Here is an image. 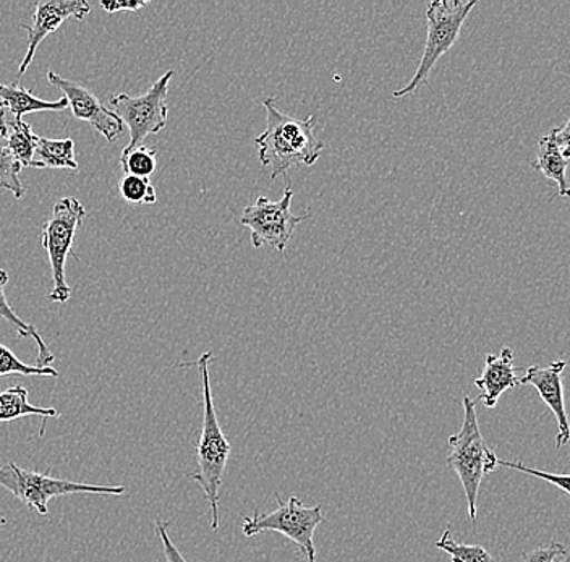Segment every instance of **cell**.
I'll return each instance as SVG.
<instances>
[{
    "instance_id": "25",
    "label": "cell",
    "mask_w": 570,
    "mask_h": 562,
    "mask_svg": "<svg viewBox=\"0 0 570 562\" xmlns=\"http://www.w3.org/2000/svg\"><path fill=\"white\" fill-rule=\"evenodd\" d=\"M523 562H569L566 544L551 542L523 553Z\"/></svg>"
},
{
    "instance_id": "29",
    "label": "cell",
    "mask_w": 570,
    "mask_h": 562,
    "mask_svg": "<svg viewBox=\"0 0 570 562\" xmlns=\"http://www.w3.org/2000/svg\"><path fill=\"white\" fill-rule=\"evenodd\" d=\"M6 524H7V519L2 517V515H0V525H6Z\"/></svg>"
},
{
    "instance_id": "12",
    "label": "cell",
    "mask_w": 570,
    "mask_h": 562,
    "mask_svg": "<svg viewBox=\"0 0 570 562\" xmlns=\"http://www.w3.org/2000/svg\"><path fill=\"white\" fill-rule=\"evenodd\" d=\"M566 362H552L548 366H530L525 375L520 378V384H532L540 394L541 401L551 408L558 420V435L556 447L566 446L569 443L570 430L568 412H566L564 386H562V373Z\"/></svg>"
},
{
    "instance_id": "24",
    "label": "cell",
    "mask_w": 570,
    "mask_h": 562,
    "mask_svg": "<svg viewBox=\"0 0 570 562\" xmlns=\"http://www.w3.org/2000/svg\"><path fill=\"white\" fill-rule=\"evenodd\" d=\"M119 191L124 200L131 205H155L158 201L156 188L142 177L124 176L119 181Z\"/></svg>"
},
{
    "instance_id": "3",
    "label": "cell",
    "mask_w": 570,
    "mask_h": 562,
    "mask_svg": "<svg viewBox=\"0 0 570 562\" xmlns=\"http://www.w3.org/2000/svg\"><path fill=\"white\" fill-rule=\"evenodd\" d=\"M463 422L461 432L449 437L448 465L461 480L466 497L470 521H476V504L481 480L498 469V455L488 446L480 432L476 404L470 396L463 397Z\"/></svg>"
},
{
    "instance_id": "19",
    "label": "cell",
    "mask_w": 570,
    "mask_h": 562,
    "mask_svg": "<svg viewBox=\"0 0 570 562\" xmlns=\"http://www.w3.org/2000/svg\"><path fill=\"white\" fill-rule=\"evenodd\" d=\"M7 144H9L10 152L13 158L20 164L21 169L27 167H36L41 169L38 162L35 161L36 144H38V135H35L33 127L23 120L9 119L7 120Z\"/></svg>"
},
{
    "instance_id": "16",
    "label": "cell",
    "mask_w": 570,
    "mask_h": 562,
    "mask_svg": "<svg viewBox=\"0 0 570 562\" xmlns=\"http://www.w3.org/2000/svg\"><path fill=\"white\" fill-rule=\"evenodd\" d=\"M42 417L41 436L45 435L46 422L48 418H59L60 414L56 408L36 407L28 401V391L23 386H12L0 393V425L2 423L16 422L24 417Z\"/></svg>"
},
{
    "instance_id": "2",
    "label": "cell",
    "mask_w": 570,
    "mask_h": 562,
    "mask_svg": "<svg viewBox=\"0 0 570 562\" xmlns=\"http://www.w3.org/2000/svg\"><path fill=\"white\" fill-rule=\"evenodd\" d=\"M213 361L212 352H206L195 363L199 369L203 384V430L196 447V462L198 471L191 473L190 479L202 486L212 509V529L216 532L220 525L219 519V490L223 485L224 472L230 455V443L220 428L214 407L212 382H209V363Z\"/></svg>"
},
{
    "instance_id": "20",
    "label": "cell",
    "mask_w": 570,
    "mask_h": 562,
    "mask_svg": "<svg viewBox=\"0 0 570 562\" xmlns=\"http://www.w3.org/2000/svg\"><path fill=\"white\" fill-rule=\"evenodd\" d=\"M7 117L6 112H0V190H9L17 200H21L27 194L20 181L21 166L10 152L7 144Z\"/></svg>"
},
{
    "instance_id": "6",
    "label": "cell",
    "mask_w": 570,
    "mask_h": 562,
    "mask_svg": "<svg viewBox=\"0 0 570 562\" xmlns=\"http://www.w3.org/2000/svg\"><path fill=\"white\" fill-rule=\"evenodd\" d=\"M85 218V206L77 198L66 197L53 205L51 219L42 227V247L52 272L53 286L49 300L53 304L69 302L71 290L66 279V265L78 227Z\"/></svg>"
},
{
    "instance_id": "7",
    "label": "cell",
    "mask_w": 570,
    "mask_h": 562,
    "mask_svg": "<svg viewBox=\"0 0 570 562\" xmlns=\"http://www.w3.org/2000/svg\"><path fill=\"white\" fill-rule=\"evenodd\" d=\"M277 507L267 514H255L245 517L242 532L245 536H255L263 532H276L298 544L306 561H316L315 532L323 522V507L303 506L297 496L281 500L276 494Z\"/></svg>"
},
{
    "instance_id": "5",
    "label": "cell",
    "mask_w": 570,
    "mask_h": 562,
    "mask_svg": "<svg viewBox=\"0 0 570 562\" xmlns=\"http://www.w3.org/2000/svg\"><path fill=\"white\" fill-rule=\"evenodd\" d=\"M0 486L12 493L24 506L33 509L39 515L49 514V503L53 497L69 494H107L122 496L127 493L125 486H98L75 483L70 480L53 479L45 473L24 471L16 462L0 467Z\"/></svg>"
},
{
    "instance_id": "28",
    "label": "cell",
    "mask_w": 570,
    "mask_h": 562,
    "mask_svg": "<svg viewBox=\"0 0 570 562\" xmlns=\"http://www.w3.org/2000/svg\"><path fill=\"white\" fill-rule=\"evenodd\" d=\"M146 6H148L146 0H141V2H138V0H125V2L122 0H110V2H101V9L106 10L110 16L120 12L137 13L138 10Z\"/></svg>"
},
{
    "instance_id": "17",
    "label": "cell",
    "mask_w": 570,
    "mask_h": 562,
    "mask_svg": "<svg viewBox=\"0 0 570 562\" xmlns=\"http://www.w3.org/2000/svg\"><path fill=\"white\" fill-rule=\"evenodd\" d=\"M9 284V274L0 269V318L6 319L13 329L17 331L18 336L21 339H35V343L38 344V361H36V366L39 368H48L51 366V363L56 361V357L49 351L48 345H46L45 341H42L41 334L38 333V329L33 325H28L23 319L18 318L13 308L10 307L9 302H7L6 297V286Z\"/></svg>"
},
{
    "instance_id": "23",
    "label": "cell",
    "mask_w": 570,
    "mask_h": 562,
    "mask_svg": "<svg viewBox=\"0 0 570 562\" xmlns=\"http://www.w3.org/2000/svg\"><path fill=\"white\" fill-rule=\"evenodd\" d=\"M9 375L51 376V378H59V372L52 368V366L39 368L36 365H28V363L18 361L17 355L10 348L0 344V378Z\"/></svg>"
},
{
    "instance_id": "9",
    "label": "cell",
    "mask_w": 570,
    "mask_h": 562,
    "mask_svg": "<svg viewBox=\"0 0 570 562\" xmlns=\"http://www.w3.org/2000/svg\"><path fill=\"white\" fill-rule=\"evenodd\" d=\"M292 198H294V191H292L291 184H287L279 201H271L266 197H258L255 205L247 206L244 209L240 224L252 233L249 237H252L253 247L262 248L269 245V247L276 248L279 254L285 252V247L294 236L295 227L302 220L308 219L309 216H295L291 211Z\"/></svg>"
},
{
    "instance_id": "4",
    "label": "cell",
    "mask_w": 570,
    "mask_h": 562,
    "mask_svg": "<svg viewBox=\"0 0 570 562\" xmlns=\"http://www.w3.org/2000/svg\"><path fill=\"white\" fill-rule=\"evenodd\" d=\"M476 7V0L461 2V0H433L426 9L428 37L425 51L420 59L419 69L413 75L407 87L392 92L394 98H405L428 83L431 72L438 60L451 51L452 46L461 37L466 17Z\"/></svg>"
},
{
    "instance_id": "11",
    "label": "cell",
    "mask_w": 570,
    "mask_h": 562,
    "mask_svg": "<svg viewBox=\"0 0 570 562\" xmlns=\"http://www.w3.org/2000/svg\"><path fill=\"white\" fill-rule=\"evenodd\" d=\"M91 12V6L87 0H48V2H36L33 24H21V30L28 33V49L23 60H21L18 77L27 73L28 67L33 62L36 51L39 45L45 41L49 34L59 30L60 24L69 19L85 20Z\"/></svg>"
},
{
    "instance_id": "10",
    "label": "cell",
    "mask_w": 570,
    "mask_h": 562,
    "mask_svg": "<svg viewBox=\"0 0 570 562\" xmlns=\"http://www.w3.org/2000/svg\"><path fill=\"white\" fill-rule=\"evenodd\" d=\"M49 83L63 92V98L69 101V108L75 119L85 120L89 126L98 130L109 144H116L124 134V122L112 112L102 106L96 98L95 92L88 90L83 85L71 81L69 78L49 72Z\"/></svg>"
},
{
    "instance_id": "30",
    "label": "cell",
    "mask_w": 570,
    "mask_h": 562,
    "mask_svg": "<svg viewBox=\"0 0 570 562\" xmlns=\"http://www.w3.org/2000/svg\"><path fill=\"white\" fill-rule=\"evenodd\" d=\"M3 109H6V105H3V102H0V112H2Z\"/></svg>"
},
{
    "instance_id": "21",
    "label": "cell",
    "mask_w": 570,
    "mask_h": 562,
    "mask_svg": "<svg viewBox=\"0 0 570 562\" xmlns=\"http://www.w3.org/2000/svg\"><path fill=\"white\" fill-rule=\"evenodd\" d=\"M120 164L125 176L142 177L149 179L158 166V151L155 148L141 145L134 149H125L120 156Z\"/></svg>"
},
{
    "instance_id": "22",
    "label": "cell",
    "mask_w": 570,
    "mask_h": 562,
    "mask_svg": "<svg viewBox=\"0 0 570 562\" xmlns=\"http://www.w3.org/2000/svg\"><path fill=\"white\" fill-rule=\"evenodd\" d=\"M438 550L451 556L452 562H494L493 556L480 544L458 543L452 539L451 530H444L436 542Z\"/></svg>"
},
{
    "instance_id": "18",
    "label": "cell",
    "mask_w": 570,
    "mask_h": 562,
    "mask_svg": "<svg viewBox=\"0 0 570 562\" xmlns=\"http://www.w3.org/2000/svg\"><path fill=\"white\" fill-rule=\"evenodd\" d=\"M35 161L41 166V169L78 170V162L75 161L73 140L71 138L53 140V138L38 137Z\"/></svg>"
},
{
    "instance_id": "15",
    "label": "cell",
    "mask_w": 570,
    "mask_h": 562,
    "mask_svg": "<svg viewBox=\"0 0 570 562\" xmlns=\"http://www.w3.org/2000/svg\"><path fill=\"white\" fill-rule=\"evenodd\" d=\"M0 102L9 108L13 119L23 120L27 114L33 112H60L69 108V101L66 98L59 101H42L36 98L33 91L27 88L18 87V85H2L0 83Z\"/></svg>"
},
{
    "instance_id": "13",
    "label": "cell",
    "mask_w": 570,
    "mask_h": 562,
    "mask_svg": "<svg viewBox=\"0 0 570 562\" xmlns=\"http://www.w3.org/2000/svg\"><path fill=\"white\" fill-rule=\"evenodd\" d=\"M519 384L520 376L514 365V354L509 347L502 348L499 355H487L483 373L475 379V386L481 390L479 401L488 408L497 407L499 397Z\"/></svg>"
},
{
    "instance_id": "8",
    "label": "cell",
    "mask_w": 570,
    "mask_h": 562,
    "mask_svg": "<svg viewBox=\"0 0 570 562\" xmlns=\"http://www.w3.org/2000/svg\"><path fill=\"white\" fill-rule=\"evenodd\" d=\"M173 77L174 70L164 73L145 95L138 96V98H131L122 92V95L114 96L110 99L114 114L130 130V144L125 146V149L141 146L146 137L159 134L166 128L167 116H169L166 98L169 95V83Z\"/></svg>"
},
{
    "instance_id": "26",
    "label": "cell",
    "mask_w": 570,
    "mask_h": 562,
    "mask_svg": "<svg viewBox=\"0 0 570 562\" xmlns=\"http://www.w3.org/2000/svg\"><path fill=\"white\" fill-rule=\"evenodd\" d=\"M498 465H502L505 469H514V471H520L527 473V475L538 476V479L544 480V482L551 483V485L558 486V489L562 490V493H569V475H554V473H547L534 471V469L525 467L522 462H505L498 459Z\"/></svg>"
},
{
    "instance_id": "1",
    "label": "cell",
    "mask_w": 570,
    "mask_h": 562,
    "mask_svg": "<svg viewBox=\"0 0 570 562\" xmlns=\"http://www.w3.org/2000/svg\"><path fill=\"white\" fill-rule=\"evenodd\" d=\"M267 114L266 130L255 138L259 161L269 167L271 180L287 174L294 166H315L324 144L315 137L318 119L315 116L305 119L285 116L276 108V99L263 101Z\"/></svg>"
},
{
    "instance_id": "14",
    "label": "cell",
    "mask_w": 570,
    "mask_h": 562,
    "mask_svg": "<svg viewBox=\"0 0 570 562\" xmlns=\"http://www.w3.org/2000/svg\"><path fill=\"white\" fill-rule=\"evenodd\" d=\"M568 166L569 158L556 144L551 128L550 134L538 140L537 161L532 164V169L558 184V197H569Z\"/></svg>"
},
{
    "instance_id": "27",
    "label": "cell",
    "mask_w": 570,
    "mask_h": 562,
    "mask_svg": "<svg viewBox=\"0 0 570 562\" xmlns=\"http://www.w3.org/2000/svg\"><path fill=\"white\" fill-rule=\"evenodd\" d=\"M167 529H169V524L156 521V530H158L160 542H163L164 554H166L167 562H187L185 558L181 556L180 551L177 550L176 544L170 540Z\"/></svg>"
}]
</instances>
